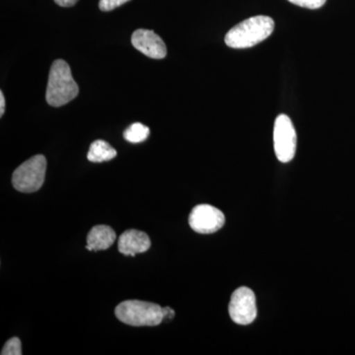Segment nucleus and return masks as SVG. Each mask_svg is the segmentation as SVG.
Returning a JSON list of instances; mask_svg holds the SVG:
<instances>
[{"mask_svg":"<svg viewBox=\"0 0 355 355\" xmlns=\"http://www.w3.org/2000/svg\"><path fill=\"white\" fill-rule=\"evenodd\" d=\"M275 21L268 16L259 15L248 18L234 26L226 34L225 44L229 48H252L261 43L272 34Z\"/></svg>","mask_w":355,"mask_h":355,"instance_id":"nucleus-1","label":"nucleus"},{"mask_svg":"<svg viewBox=\"0 0 355 355\" xmlns=\"http://www.w3.org/2000/svg\"><path fill=\"white\" fill-rule=\"evenodd\" d=\"M79 87L72 77L69 64L64 60H57L51 64L46 100L51 107L64 106L76 99Z\"/></svg>","mask_w":355,"mask_h":355,"instance_id":"nucleus-2","label":"nucleus"},{"mask_svg":"<svg viewBox=\"0 0 355 355\" xmlns=\"http://www.w3.org/2000/svg\"><path fill=\"white\" fill-rule=\"evenodd\" d=\"M116 317L132 327L158 326L164 321L162 307L146 301H123L114 310Z\"/></svg>","mask_w":355,"mask_h":355,"instance_id":"nucleus-3","label":"nucleus"},{"mask_svg":"<svg viewBox=\"0 0 355 355\" xmlns=\"http://www.w3.org/2000/svg\"><path fill=\"white\" fill-rule=\"evenodd\" d=\"M46 159L44 155L33 156L25 161L12 175V184L21 193H31L42 188L46 177Z\"/></svg>","mask_w":355,"mask_h":355,"instance_id":"nucleus-4","label":"nucleus"},{"mask_svg":"<svg viewBox=\"0 0 355 355\" xmlns=\"http://www.w3.org/2000/svg\"><path fill=\"white\" fill-rule=\"evenodd\" d=\"M273 146L275 155L280 162H291L295 156L297 135L291 118L286 114H279L275 120Z\"/></svg>","mask_w":355,"mask_h":355,"instance_id":"nucleus-5","label":"nucleus"},{"mask_svg":"<svg viewBox=\"0 0 355 355\" xmlns=\"http://www.w3.org/2000/svg\"><path fill=\"white\" fill-rule=\"evenodd\" d=\"M257 310L256 296L252 289L248 287H239L233 292L229 304V315L234 323L247 326L253 323L256 319Z\"/></svg>","mask_w":355,"mask_h":355,"instance_id":"nucleus-6","label":"nucleus"},{"mask_svg":"<svg viewBox=\"0 0 355 355\" xmlns=\"http://www.w3.org/2000/svg\"><path fill=\"white\" fill-rule=\"evenodd\" d=\"M224 223L223 212L209 205H197L189 217L191 228L200 234H212L223 227Z\"/></svg>","mask_w":355,"mask_h":355,"instance_id":"nucleus-7","label":"nucleus"},{"mask_svg":"<svg viewBox=\"0 0 355 355\" xmlns=\"http://www.w3.org/2000/svg\"><path fill=\"white\" fill-rule=\"evenodd\" d=\"M132 44L140 53L154 60H162L167 55L164 41L151 30L139 29L133 32Z\"/></svg>","mask_w":355,"mask_h":355,"instance_id":"nucleus-8","label":"nucleus"},{"mask_svg":"<svg viewBox=\"0 0 355 355\" xmlns=\"http://www.w3.org/2000/svg\"><path fill=\"white\" fill-rule=\"evenodd\" d=\"M150 246L151 241L149 236L142 231L135 230V229L125 231L119 238V251L125 256L135 257L137 254L144 253L148 251Z\"/></svg>","mask_w":355,"mask_h":355,"instance_id":"nucleus-9","label":"nucleus"},{"mask_svg":"<svg viewBox=\"0 0 355 355\" xmlns=\"http://www.w3.org/2000/svg\"><path fill=\"white\" fill-rule=\"evenodd\" d=\"M116 232L108 225H96L87 236L88 251H104L116 241Z\"/></svg>","mask_w":355,"mask_h":355,"instance_id":"nucleus-10","label":"nucleus"},{"mask_svg":"<svg viewBox=\"0 0 355 355\" xmlns=\"http://www.w3.org/2000/svg\"><path fill=\"white\" fill-rule=\"evenodd\" d=\"M116 156V150L105 140H96L90 146L87 159L90 162L102 163L112 160Z\"/></svg>","mask_w":355,"mask_h":355,"instance_id":"nucleus-11","label":"nucleus"},{"mask_svg":"<svg viewBox=\"0 0 355 355\" xmlns=\"http://www.w3.org/2000/svg\"><path fill=\"white\" fill-rule=\"evenodd\" d=\"M149 133H150V130L148 127L140 123H135L125 130L123 137L132 144H140L147 139Z\"/></svg>","mask_w":355,"mask_h":355,"instance_id":"nucleus-12","label":"nucleus"},{"mask_svg":"<svg viewBox=\"0 0 355 355\" xmlns=\"http://www.w3.org/2000/svg\"><path fill=\"white\" fill-rule=\"evenodd\" d=\"M2 355H21L22 349H21V340L18 338H12L8 340L4 345L1 352Z\"/></svg>","mask_w":355,"mask_h":355,"instance_id":"nucleus-13","label":"nucleus"},{"mask_svg":"<svg viewBox=\"0 0 355 355\" xmlns=\"http://www.w3.org/2000/svg\"><path fill=\"white\" fill-rule=\"evenodd\" d=\"M288 1L295 6L304 7V8L318 9L324 6L327 0H288Z\"/></svg>","mask_w":355,"mask_h":355,"instance_id":"nucleus-14","label":"nucleus"},{"mask_svg":"<svg viewBox=\"0 0 355 355\" xmlns=\"http://www.w3.org/2000/svg\"><path fill=\"white\" fill-rule=\"evenodd\" d=\"M128 1L130 0H100L99 8L105 12H108V11L114 10Z\"/></svg>","mask_w":355,"mask_h":355,"instance_id":"nucleus-15","label":"nucleus"},{"mask_svg":"<svg viewBox=\"0 0 355 355\" xmlns=\"http://www.w3.org/2000/svg\"><path fill=\"white\" fill-rule=\"evenodd\" d=\"M163 316H164V320H171L174 319L175 317V311L170 307H164L162 308Z\"/></svg>","mask_w":355,"mask_h":355,"instance_id":"nucleus-16","label":"nucleus"},{"mask_svg":"<svg viewBox=\"0 0 355 355\" xmlns=\"http://www.w3.org/2000/svg\"><path fill=\"white\" fill-rule=\"evenodd\" d=\"M55 2L62 7H71L76 6L78 0H55Z\"/></svg>","mask_w":355,"mask_h":355,"instance_id":"nucleus-17","label":"nucleus"},{"mask_svg":"<svg viewBox=\"0 0 355 355\" xmlns=\"http://www.w3.org/2000/svg\"><path fill=\"white\" fill-rule=\"evenodd\" d=\"M6 112V99H4L3 92L0 91V116H3Z\"/></svg>","mask_w":355,"mask_h":355,"instance_id":"nucleus-18","label":"nucleus"}]
</instances>
